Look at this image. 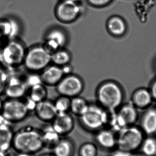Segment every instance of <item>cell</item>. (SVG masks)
Here are the masks:
<instances>
[{"label":"cell","instance_id":"6da1fadb","mask_svg":"<svg viewBox=\"0 0 156 156\" xmlns=\"http://www.w3.org/2000/svg\"><path fill=\"white\" fill-rule=\"evenodd\" d=\"M44 147L40 129L26 126L15 132L12 149L15 152L35 154Z\"/></svg>","mask_w":156,"mask_h":156},{"label":"cell","instance_id":"7a4b0ae2","mask_svg":"<svg viewBox=\"0 0 156 156\" xmlns=\"http://www.w3.org/2000/svg\"><path fill=\"white\" fill-rule=\"evenodd\" d=\"M79 118L82 127L84 130L94 133L106 127L108 111L99 104H89L87 109Z\"/></svg>","mask_w":156,"mask_h":156},{"label":"cell","instance_id":"3957f363","mask_svg":"<svg viewBox=\"0 0 156 156\" xmlns=\"http://www.w3.org/2000/svg\"><path fill=\"white\" fill-rule=\"evenodd\" d=\"M96 95L98 104L112 112L120 106L123 98L121 87L113 81H106L101 84L97 89Z\"/></svg>","mask_w":156,"mask_h":156},{"label":"cell","instance_id":"277c9868","mask_svg":"<svg viewBox=\"0 0 156 156\" xmlns=\"http://www.w3.org/2000/svg\"><path fill=\"white\" fill-rule=\"evenodd\" d=\"M27 50L20 41L9 40L0 50V61L4 66L15 68L23 64Z\"/></svg>","mask_w":156,"mask_h":156},{"label":"cell","instance_id":"5b68a950","mask_svg":"<svg viewBox=\"0 0 156 156\" xmlns=\"http://www.w3.org/2000/svg\"><path fill=\"white\" fill-rule=\"evenodd\" d=\"M145 137L140 127L126 126L117 133V148L133 153L140 148Z\"/></svg>","mask_w":156,"mask_h":156},{"label":"cell","instance_id":"8992f818","mask_svg":"<svg viewBox=\"0 0 156 156\" xmlns=\"http://www.w3.org/2000/svg\"><path fill=\"white\" fill-rule=\"evenodd\" d=\"M51 63V54L43 44L34 46L27 50L23 65L32 72L43 71Z\"/></svg>","mask_w":156,"mask_h":156},{"label":"cell","instance_id":"52a82bcc","mask_svg":"<svg viewBox=\"0 0 156 156\" xmlns=\"http://www.w3.org/2000/svg\"><path fill=\"white\" fill-rule=\"evenodd\" d=\"M29 113L25 102L21 99H8L3 102L1 115L13 124L24 120Z\"/></svg>","mask_w":156,"mask_h":156},{"label":"cell","instance_id":"ba28073f","mask_svg":"<svg viewBox=\"0 0 156 156\" xmlns=\"http://www.w3.org/2000/svg\"><path fill=\"white\" fill-rule=\"evenodd\" d=\"M56 86L60 95L70 98L79 96L84 87L81 79L72 74L65 76Z\"/></svg>","mask_w":156,"mask_h":156},{"label":"cell","instance_id":"9c48e42d","mask_svg":"<svg viewBox=\"0 0 156 156\" xmlns=\"http://www.w3.org/2000/svg\"><path fill=\"white\" fill-rule=\"evenodd\" d=\"M94 140L98 148L112 152L117 148V133L107 127L94 133Z\"/></svg>","mask_w":156,"mask_h":156},{"label":"cell","instance_id":"30bf717a","mask_svg":"<svg viewBox=\"0 0 156 156\" xmlns=\"http://www.w3.org/2000/svg\"><path fill=\"white\" fill-rule=\"evenodd\" d=\"M67 41L66 35L62 30L53 29L47 34L43 45L52 55L55 51L64 48Z\"/></svg>","mask_w":156,"mask_h":156},{"label":"cell","instance_id":"8fae6325","mask_svg":"<svg viewBox=\"0 0 156 156\" xmlns=\"http://www.w3.org/2000/svg\"><path fill=\"white\" fill-rule=\"evenodd\" d=\"M29 89L25 80L17 76H9L4 93L8 99H21Z\"/></svg>","mask_w":156,"mask_h":156},{"label":"cell","instance_id":"7c38bea8","mask_svg":"<svg viewBox=\"0 0 156 156\" xmlns=\"http://www.w3.org/2000/svg\"><path fill=\"white\" fill-rule=\"evenodd\" d=\"M51 124L61 136L69 134L74 130L75 121L69 112L59 113L57 114Z\"/></svg>","mask_w":156,"mask_h":156},{"label":"cell","instance_id":"4fadbf2b","mask_svg":"<svg viewBox=\"0 0 156 156\" xmlns=\"http://www.w3.org/2000/svg\"><path fill=\"white\" fill-rule=\"evenodd\" d=\"M12 125L0 115V151L8 153L12 148L15 131Z\"/></svg>","mask_w":156,"mask_h":156},{"label":"cell","instance_id":"5bb4252c","mask_svg":"<svg viewBox=\"0 0 156 156\" xmlns=\"http://www.w3.org/2000/svg\"><path fill=\"white\" fill-rule=\"evenodd\" d=\"M81 10V7L77 2L63 1L58 7L57 14L61 20L70 22L77 17Z\"/></svg>","mask_w":156,"mask_h":156},{"label":"cell","instance_id":"9a60e30c","mask_svg":"<svg viewBox=\"0 0 156 156\" xmlns=\"http://www.w3.org/2000/svg\"><path fill=\"white\" fill-rule=\"evenodd\" d=\"M38 119L46 122H51L57 114L54 102L46 99L37 103L34 110Z\"/></svg>","mask_w":156,"mask_h":156},{"label":"cell","instance_id":"2e32d148","mask_svg":"<svg viewBox=\"0 0 156 156\" xmlns=\"http://www.w3.org/2000/svg\"><path fill=\"white\" fill-rule=\"evenodd\" d=\"M40 74L44 84L56 85L65 76L61 67L56 65H49Z\"/></svg>","mask_w":156,"mask_h":156},{"label":"cell","instance_id":"e0dca14e","mask_svg":"<svg viewBox=\"0 0 156 156\" xmlns=\"http://www.w3.org/2000/svg\"><path fill=\"white\" fill-rule=\"evenodd\" d=\"M140 127L146 136H155L156 109H149L144 113L141 118Z\"/></svg>","mask_w":156,"mask_h":156},{"label":"cell","instance_id":"ac0fdd59","mask_svg":"<svg viewBox=\"0 0 156 156\" xmlns=\"http://www.w3.org/2000/svg\"><path fill=\"white\" fill-rule=\"evenodd\" d=\"M20 26L13 19L0 21V35L2 38L9 40L16 39L20 34Z\"/></svg>","mask_w":156,"mask_h":156},{"label":"cell","instance_id":"d6986e66","mask_svg":"<svg viewBox=\"0 0 156 156\" xmlns=\"http://www.w3.org/2000/svg\"><path fill=\"white\" fill-rule=\"evenodd\" d=\"M52 149V154L54 156H74L75 153V144L70 138L62 136Z\"/></svg>","mask_w":156,"mask_h":156},{"label":"cell","instance_id":"ffe728a7","mask_svg":"<svg viewBox=\"0 0 156 156\" xmlns=\"http://www.w3.org/2000/svg\"><path fill=\"white\" fill-rule=\"evenodd\" d=\"M40 130L45 147L52 149L62 137L55 130L51 123L44 126Z\"/></svg>","mask_w":156,"mask_h":156},{"label":"cell","instance_id":"44dd1931","mask_svg":"<svg viewBox=\"0 0 156 156\" xmlns=\"http://www.w3.org/2000/svg\"><path fill=\"white\" fill-rule=\"evenodd\" d=\"M116 114L127 126L133 125L137 119V111L131 105H124Z\"/></svg>","mask_w":156,"mask_h":156},{"label":"cell","instance_id":"7402d4cb","mask_svg":"<svg viewBox=\"0 0 156 156\" xmlns=\"http://www.w3.org/2000/svg\"><path fill=\"white\" fill-rule=\"evenodd\" d=\"M152 98L150 92L144 89H141L135 93L133 96V101L136 106L144 108L150 104Z\"/></svg>","mask_w":156,"mask_h":156},{"label":"cell","instance_id":"603a6c76","mask_svg":"<svg viewBox=\"0 0 156 156\" xmlns=\"http://www.w3.org/2000/svg\"><path fill=\"white\" fill-rule=\"evenodd\" d=\"M71 60L70 53L64 48L55 51L51 55V63L59 66L69 64Z\"/></svg>","mask_w":156,"mask_h":156},{"label":"cell","instance_id":"cb8c5ba5","mask_svg":"<svg viewBox=\"0 0 156 156\" xmlns=\"http://www.w3.org/2000/svg\"><path fill=\"white\" fill-rule=\"evenodd\" d=\"M141 153L146 156H156V137L146 136L140 147Z\"/></svg>","mask_w":156,"mask_h":156},{"label":"cell","instance_id":"d4e9b609","mask_svg":"<svg viewBox=\"0 0 156 156\" xmlns=\"http://www.w3.org/2000/svg\"><path fill=\"white\" fill-rule=\"evenodd\" d=\"M89 104L82 97L79 96L71 98L70 111L75 115L80 116L87 109Z\"/></svg>","mask_w":156,"mask_h":156},{"label":"cell","instance_id":"484cf974","mask_svg":"<svg viewBox=\"0 0 156 156\" xmlns=\"http://www.w3.org/2000/svg\"><path fill=\"white\" fill-rule=\"evenodd\" d=\"M107 28L109 32L115 36L122 35L126 30L124 23L118 17L111 18L107 24Z\"/></svg>","mask_w":156,"mask_h":156},{"label":"cell","instance_id":"4316f807","mask_svg":"<svg viewBox=\"0 0 156 156\" xmlns=\"http://www.w3.org/2000/svg\"><path fill=\"white\" fill-rule=\"evenodd\" d=\"M29 97L36 103L47 99L48 91L44 83L33 86L30 88Z\"/></svg>","mask_w":156,"mask_h":156},{"label":"cell","instance_id":"83f0119b","mask_svg":"<svg viewBox=\"0 0 156 156\" xmlns=\"http://www.w3.org/2000/svg\"><path fill=\"white\" fill-rule=\"evenodd\" d=\"M98 148L95 143L87 142L83 143L79 147V156H97Z\"/></svg>","mask_w":156,"mask_h":156},{"label":"cell","instance_id":"f1b7e54d","mask_svg":"<svg viewBox=\"0 0 156 156\" xmlns=\"http://www.w3.org/2000/svg\"><path fill=\"white\" fill-rule=\"evenodd\" d=\"M71 98L60 95L54 102L57 114L59 113L69 112L70 111Z\"/></svg>","mask_w":156,"mask_h":156},{"label":"cell","instance_id":"f546056e","mask_svg":"<svg viewBox=\"0 0 156 156\" xmlns=\"http://www.w3.org/2000/svg\"><path fill=\"white\" fill-rule=\"evenodd\" d=\"M32 73H33L28 75L25 80L29 88L43 83L40 74H37V72Z\"/></svg>","mask_w":156,"mask_h":156},{"label":"cell","instance_id":"4dcf8cb0","mask_svg":"<svg viewBox=\"0 0 156 156\" xmlns=\"http://www.w3.org/2000/svg\"><path fill=\"white\" fill-rule=\"evenodd\" d=\"M9 78L7 71L2 67L0 66V95L4 93Z\"/></svg>","mask_w":156,"mask_h":156},{"label":"cell","instance_id":"1f68e13d","mask_svg":"<svg viewBox=\"0 0 156 156\" xmlns=\"http://www.w3.org/2000/svg\"><path fill=\"white\" fill-rule=\"evenodd\" d=\"M109 156H132L133 153L116 148L110 152Z\"/></svg>","mask_w":156,"mask_h":156},{"label":"cell","instance_id":"d6a6232c","mask_svg":"<svg viewBox=\"0 0 156 156\" xmlns=\"http://www.w3.org/2000/svg\"><path fill=\"white\" fill-rule=\"evenodd\" d=\"M62 70H63V73L64 76H68V75L72 74V71H73V68L72 66L69 64L67 65H65V66H61Z\"/></svg>","mask_w":156,"mask_h":156},{"label":"cell","instance_id":"836d02e7","mask_svg":"<svg viewBox=\"0 0 156 156\" xmlns=\"http://www.w3.org/2000/svg\"><path fill=\"white\" fill-rule=\"evenodd\" d=\"M111 1V0H89L91 3L96 5H102L106 4Z\"/></svg>","mask_w":156,"mask_h":156},{"label":"cell","instance_id":"e575fe53","mask_svg":"<svg viewBox=\"0 0 156 156\" xmlns=\"http://www.w3.org/2000/svg\"><path fill=\"white\" fill-rule=\"evenodd\" d=\"M150 93L152 94V97L156 100V80L152 84Z\"/></svg>","mask_w":156,"mask_h":156},{"label":"cell","instance_id":"d590c367","mask_svg":"<svg viewBox=\"0 0 156 156\" xmlns=\"http://www.w3.org/2000/svg\"><path fill=\"white\" fill-rule=\"evenodd\" d=\"M13 156H34V155L24 152H15Z\"/></svg>","mask_w":156,"mask_h":156},{"label":"cell","instance_id":"8d00e7d4","mask_svg":"<svg viewBox=\"0 0 156 156\" xmlns=\"http://www.w3.org/2000/svg\"><path fill=\"white\" fill-rule=\"evenodd\" d=\"M0 156H10L8 153L0 151Z\"/></svg>","mask_w":156,"mask_h":156},{"label":"cell","instance_id":"74e56055","mask_svg":"<svg viewBox=\"0 0 156 156\" xmlns=\"http://www.w3.org/2000/svg\"><path fill=\"white\" fill-rule=\"evenodd\" d=\"M37 156H54V155L52 154L48 153V154H42L39 155Z\"/></svg>","mask_w":156,"mask_h":156},{"label":"cell","instance_id":"f35d334b","mask_svg":"<svg viewBox=\"0 0 156 156\" xmlns=\"http://www.w3.org/2000/svg\"><path fill=\"white\" fill-rule=\"evenodd\" d=\"M132 156H146L145 155L143 154L142 153H138V154H134L133 153Z\"/></svg>","mask_w":156,"mask_h":156},{"label":"cell","instance_id":"ab89813d","mask_svg":"<svg viewBox=\"0 0 156 156\" xmlns=\"http://www.w3.org/2000/svg\"><path fill=\"white\" fill-rule=\"evenodd\" d=\"M3 102L2 100L0 99V115H1V112H2V106Z\"/></svg>","mask_w":156,"mask_h":156},{"label":"cell","instance_id":"60d3db41","mask_svg":"<svg viewBox=\"0 0 156 156\" xmlns=\"http://www.w3.org/2000/svg\"><path fill=\"white\" fill-rule=\"evenodd\" d=\"M2 37H1V35H0V46H1V44H2Z\"/></svg>","mask_w":156,"mask_h":156},{"label":"cell","instance_id":"b9f144b4","mask_svg":"<svg viewBox=\"0 0 156 156\" xmlns=\"http://www.w3.org/2000/svg\"><path fill=\"white\" fill-rule=\"evenodd\" d=\"M63 1H74V2H77V0H63Z\"/></svg>","mask_w":156,"mask_h":156}]
</instances>
